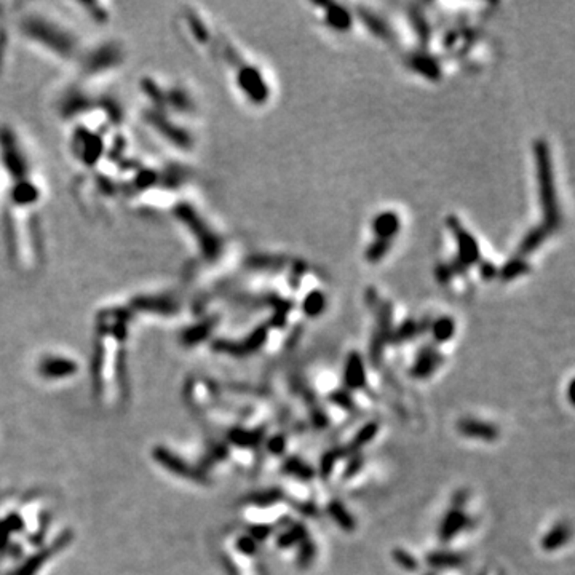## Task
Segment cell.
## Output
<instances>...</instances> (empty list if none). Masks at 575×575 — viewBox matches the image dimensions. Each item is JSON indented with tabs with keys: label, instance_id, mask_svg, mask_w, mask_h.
<instances>
[{
	"label": "cell",
	"instance_id": "obj_12",
	"mask_svg": "<svg viewBox=\"0 0 575 575\" xmlns=\"http://www.w3.org/2000/svg\"><path fill=\"white\" fill-rule=\"evenodd\" d=\"M321 7L326 10V23L329 24V27L340 32L348 31L350 26H352V14L342 5L321 3Z\"/></svg>",
	"mask_w": 575,
	"mask_h": 575
},
{
	"label": "cell",
	"instance_id": "obj_32",
	"mask_svg": "<svg viewBox=\"0 0 575 575\" xmlns=\"http://www.w3.org/2000/svg\"><path fill=\"white\" fill-rule=\"evenodd\" d=\"M329 400L333 401L334 405L342 407V409H345V411H353L355 409V402L352 400V396H350V393L345 392V390H337V392L331 393Z\"/></svg>",
	"mask_w": 575,
	"mask_h": 575
},
{
	"label": "cell",
	"instance_id": "obj_17",
	"mask_svg": "<svg viewBox=\"0 0 575 575\" xmlns=\"http://www.w3.org/2000/svg\"><path fill=\"white\" fill-rule=\"evenodd\" d=\"M377 433H379L377 422H368L366 425H363L361 429L358 430V433L353 436V439L350 441V444L345 446V449H347V454L348 455L358 454L359 449H361L363 446L371 443V441L376 438Z\"/></svg>",
	"mask_w": 575,
	"mask_h": 575
},
{
	"label": "cell",
	"instance_id": "obj_8",
	"mask_svg": "<svg viewBox=\"0 0 575 575\" xmlns=\"http://www.w3.org/2000/svg\"><path fill=\"white\" fill-rule=\"evenodd\" d=\"M344 383L348 390H359L366 385V368L361 355L352 352L345 359Z\"/></svg>",
	"mask_w": 575,
	"mask_h": 575
},
{
	"label": "cell",
	"instance_id": "obj_18",
	"mask_svg": "<svg viewBox=\"0 0 575 575\" xmlns=\"http://www.w3.org/2000/svg\"><path fill=\"white\" fill-rule=\"evenodd\" d=\"M281 470L286 474H290V476L302 479V481H310V479L315 476V470L299 457H288L285 462H283Z\"/></svg>",
	"mask_w": 575,
	"mask_h": 575
},
{
	"label": "cell",
	"instance_id": "obj_35",
	"mask_svg": "<svg viewBox=\"0 0 575 575\" xmlns=\"http://www.w3.org/2000/svg\"><path fill=\"white\" fill-rule=\"evenodd\" d=\"M5 42H7V36H5V31H3V29L0 27V66H2V61H3Z\"/></svg>",
	"mask_w": 575,
	"mask_h": 575
},
{
	"label": "cell",
	"instance_id": "obj_14",
	"mask_svg": "<svg viewBox=\"0 0 575 575\" xmlns=\"http://www.w3.org/2000/svg\"><path fill=\"white\" fill-rule=\"evenodd\" d=\"M570 527L565 524V522H558L554 527H551V529L546 532L544 535V539H541L540 545L541 548L545 551H556L561 546H564L567 541L570 540Z\"/></svg>",
	"mask_w": 575,
	"mask_h": 575
},
{
	"label": "cell",
	"instance_id": "obj_3",
	"mask_svg": "<svg viewBox=\"0 0 575 575\" xmlns=\"http://www.w3.org/2000/svg\"><path fill=\"white\" fill-rule=\"evenodd\" d=\"M235 66H237V85L242 93L246 94V98L251 99L254 104L266 103L268 98V86L259 69L244 64L243 61Z\"/></svg>",
	"mask_w": 575,
	"mask_h": 575
},
{
	"label": "cell",
	"instance_id": "obj_22",
	"mask_svg": "<svg viewBox=\"0 0 575 575\" xmlns=\"http://www.w3.org/2000/svg\"><path fill=\"white\" fill-rule=\"evenodd\" d=\"M281 498H283L281 489L270 487V489H264V491L251 494L246 502L253 503V505H256V507H270L273 505V503L280 502Z\"/></svg>",
	"mask_w": 575,
	"mask_h": 575
},
{
	"label": "cell",
	"instance_id": "obj_25",
	"mask_svg": "<svg viewBox=\"0 0 575 575\" xmlns=\"http://www.w3.org/2000/svg\"><path fill=\"white\" fill-rule=\"evenodd\" d=\"M361 16H363V21L368 24V27L371 29L376 36L385 38V40H390V37H392L390 29L387 27V24L383 23L381 18L374 16L372 13H368V12H361Z\"/></svg>",
	"mask_w": 575,
	"mask_h": 575
},
{
	"label": "cell",
	"instance_id": "obj_24",
	"mask_svg": "<svg viewBox=\"0 0 575 575\" xmlns=\"http://www.w3.org/2000/svg\"><path fill=\"white\" fill-rule=\"evenodd\" d=\"M315 558H316V545L311 541L310 537H307V539L299 545V550H297V558H296L297 565H299L301 569L310 567Z\"/></svg>",
	"mask_w": 575,
	"mask_h": 575
},
{
	"label": "cell",
	"instance_id": "obj_34",
	"mask_svg": "<svg viewBox=\"0 0 575 575\" xmlns=\"http://www.w3.org/2000/svg\"><path fill=\"white\" fill-rule=\"evenodd\" d=\"M467 498H468V494L467 491H459L457 494L454 496V502H452V508H462L465 503H467Z\"/></svg>",
	"mask_w": 575,
	"mask_h": 575
},
{
	"label": "cell",
	"instance_id": "obj_7",
	"mask_svg": "<svg viewBox=\"0 0 575 575\" xmlns=\"http://www.w3.org/2000/svg\"><path fill=\"white\" fill-rule=\"evenodd\" d=\"M467 527H470V518L465 515L463 508H450L439 524V540L443 544H448V541L455 539Z\"/></svg>",
	"mask_w": 575,
	"mask_h": 575
},
{
	"label": "cell",
	"instance_id": "obj_26",
	"mask_svg": "<svg viewBox=\"0 0 575 575\" xmlns=\"http://www.w3.org/2000/svg\"><path fill=\"white\" fill-rule=\"evenodd\" d=\"M527 268L529 266L526 264V259L524 257H515L513 261H510L508 264H505L502 268V278H505V280H513V278L522 275V273L527 272Z\"/></svg>",
	"mask_w": 575,
	"mask_h": 575
},
{
	"label": "cell",
	"instance_id": "obj_19",
	"mask_svg": "<svg viewBox=\"0 0 575 575\" xmlns=\"http://www.w3.org/2000/svg\"><path fill=\"white\" fill-rule=\"evenodd\" d=\"M430 331H431V335H433L435 342H438V344L448 342V340L454 337L455 323L450 316H441V318L433 321Z\"/></svg>",
	"mask_w": 575,
	"mask_h": 575
},
{
	"label": "cell",
	"instance_id": "obj_37",
	"mask_svg": "<svg viewBox=\"0 0 575 575\" xmlns=\"http://www.w3.org/2000/svg\"><path fill=\"white\" fill-rule=\"evenodd\" d=\"M0 189H2V176H0Z\"/></svg>",
	"mask_w": 575,
	"mask_h": 575
},
{
	"label": "cell",
	"instance_id": "obj_30",
	"mask_svg": "<svg viewBox=\"0 0 575 575\" xmlns=\"http://www.w3.org/2000/svg\"><path fill=\"white\" fill-rule=\"evenodd\" d=\"M235 548L243 556H254L257 553V541L249 534L240 535L237 541H235Z\"/></svg>",
	"mask_w": 575,
	"mask_h": 575
},
{
	"label": "cell",
	"instance_id": "obj_5",
	"mask_svg": "<svg viewBox=\"0 0 575 575\" xmlns=\"http://www.w3.org/2000/svg\"><path fill=\"white\" fill-rule=\"evenodd\" d=\"M448 224L452 229L454 237L457 240L459 246V259H457V267L459 266H470V264H474L479 259V248L476 240L473 238V235H470L467 230L462 227V224L459 222L457 219L450 218Z\"/></svg>",
	"mask_w": 575,
	"mask_h": 575
},
{
	"label": "cell",
	"instance_id": "obj_6",
	"mask_svg": "<svg viewBox=\"0 0 575 575\" xmlns=\"http://www.w3.org/2000/svg\"><path fill=\"white\" fill-rule=\"evenodd\" d=\"M455 426H457L459 433L465 436V438L487 441V443L498 439V429L496 425L489 424V422L465 417V419H460Z\"/></svg>",
	"mask_w": 575,
	"mask_h": 575
},
{
	"label": "cell",
	"instance_id": "obj_4",
	"mask_svg": "<svg viewBox=\"0 0 575 575\" xmlns=\"http://www.w3.org/2000/svg\"><path fill=\"white\" fill-rule=\"evenodd\" d=\"M37 369L47 379H62L79 372V364L64 355L48 353L38 361Z\"/></svg>",
	"mask_w": 575,
	"mask_h": 575
},
{
	"label": "cell",
	"instance_id": "obj_27",
	"mask_svg": "<svg viewBox=\"0 0 575 575\" xmlns=\"http://www.w3.org/2000/svg\"><path fill=\"white\" fill-rule=\"evenodd\" d=\"M392 558L401 569H405V570H411L412 572V570H417V567H419V561H417L414 556L409 553V551H406L402 548H393Z\"/></svg>",
	"mask_w": 575,
	"mask_h": 575
},
{
	"label": "cell",
	"instance_id": "obj_9",
	"mask_svg": "<svg viewBox=\"0 0 575 575\" xmlns=\"http://www.w3.org/2000/svg\"><path fill=\"white\" fill-rule=\"evenodd\" d=\"M441 363H443V355L433 347H426L417 355L416 361L411 368V376L416 379L430 377Z\"/></svg>",
	"mask_w": 575,
	"mask_h": 575
},
{
	"label": "cell",
	"instance_id": "obj_23",
	"mask_svg": "<svg viewBox=\"0 0 575 575\" xmlns=\"http://www.w3.org/2000/svg\"><path fill=\"white\" fill-rule=\"evenodd\" d=\"M411 66L414 67L417 72H420V74L430 77V79H438L439 67L438 62H436L433 58H429L425 55L414 56L411 58Z\"/></svg>",
	"mask_w": 575,
	"mask_h": 575
},
{
	"label": "cell",
	"instance_id": "obj_13",
	"mask_svg": "<svg viewBox=\"0 0 575 575\" xmlns=\"http://www.w3.org/2000/svg\"><path fill=\"white\" fill-rule=\"evenodd\" d=\"M264 435H266L264 429H256V430L233 429L229 431V441L233 446H237V448L251 449V448H257V446L262 443Z\"/></svg>",
	"mask_w": 575,
	"mask_h": 575
},
{
	"label": "cell",
	"instance_id": "obj_21",
	"mask_svg": "<svg viewBox=\"0 0 575 575\" xmlns=\"http://www.w3.org/2000/svg\"><path fill=\"white\" fill-rule=\"evenodd\" d=\"M326 309V297L321 291H311L310 294L305 296L304 302H302V310H304L305 315L315 316L321 315Z\"/></svg>",
	"mask_w": 575,
	"mask_h": 575
},
{
	"label": "cell",
	"instance_id": "obj_1",
	"mask_svg": "<svg viewBox=\"0 0 575 575\" xmlns=\"http://www.w3.org/2000/svg\"><path fill=\"white\" fill-rule=\"evenodd\" d=\"M56 19L43 14H27L21 19V32L24 38L40 47L56 60L72 61L79 53V42L72 36L71 31L61 27Z\"/></svg>",
	"mask_w": 575,
	"mask_h": 575
},
{
	"label": "cell",
	"instance_id": "obj_16",
	"mask_svg": "<svg viewBox=\"0 0 575 575\" xmlns=\"http://www.w3.org/2000/svg\"><path fill=\"white\" fill-rule=\"evenodd\" d=\"M326 511H328V515L333 518L335 524H337L342 531L353 532L355 529H357V521H355L352 513L345 508L344 503H340L339 500H331L328 503V507H326Z\"/></svg>",
	"mask_w": 575,
	"mask_h": 575
},
{
	"label": "cell",
	"instance_id": "obj_31",
	"mask_svg": "<svg viewBox=\"0 0 575 575\" xmlns=\"http://www.w3.org/2000/svg\"><path fill=\"white\" fill-rule=\"evenodd\" d=\"M364 465V459L361 454H352L348 455V460H347V465H345V470H344V478L345 479H350L353 478L355 474H357L359 470L363 468Z\"/></svg>",
	"mask_w": 575,
	"mask_h": 575
},
{
	"label": "cell",
	"instance_id": "obj_20",
	"mask_svg": "<svg viewBox=\"0 0 575 575\" xmlns=\"http://www.w3.org/2000/svg\"><path fill=\"white\" fill-rule=\"evenodd\" d=\"M344 457H348L345 446H339V448H333V449L326 450V452L323 454V457H321V460H320V474H321V476L328 478L331 472H333L334 465L337 463V460L344 459Z\"/></svg>",
	"mask_w": 575,
	"mask_h": 575
},
{
	"label": "cell",
	"instance_id": "obj_15",
	"mask_svg": "<svg viewBox=\"0 0 575 575\" xmlns=\"http://www.w3.org/2000/svg\"><path fill=\"white\" fill-rule=\"evenodd\" d=\"M425 561L433 569H454L460 567L465 563V558L454 551H431L426 554Z\"/></svg>",
	"mask_w": 575,
	"mask_h": 575
},
{
	"label": "cell",
	"instance_id": "obj_11",
	"mask_svg": "<svg viewBox=\"0 0 575 575\" xmlns=\"http://www.w3.org/2000/svg\"><path fill=\"white\" fill-rule=\"evenodd\" d=\"M309 537V531L302 522H292L277 537V546L281 550H290L292 546H299Z\"/></svg>",
	"mask_w": 575,
	"mask_h": 575
},
{
	"label": "cell",
	"instance_id": "obj_2",
	"mask_svg": "<svg viewBox=\"0 0 575 575\" xmlns=\"http://www.w3.org/2000/svg\"><path fill=\"white\" fill-rule=\"evenodd\" d=\"M534 155L537 162V171H539V187H540V201L544 208L545 222L541 224L550 232L559 227L561 214L558 206V196H556L553 168H551V157L548 146L545 141H537L534 144Z\"/></svg>",
	"mask_w": 575,
	"mask_h": 575
},
{
	"label": "cell",
	"instance_id": "obj_29",
	"mask_svg": "<svg viewBox=\"0 0 575 575\" xmlns=\"http://www.w3.org/2000/svg\"><path fill=\"white\" fill-rule=\"evenodd\" d=\"M419 334V328H417V323L416 321H406V323H402L398 331L395 333H392L390 337L393 340H396V342H405V340H409L414 337V335Z\"/></svg>",
	"mask_w": 575,
	"mask_h": 575
},
{
	"label": "cell",
	"instance_id": "obj_33",
	"mask_svg": "<svg viewBox=\"0 0 575 575\" xmlns=\"http://www.w3.org/2000/svg\"><path fill=\"white\" fill-rule=\"evenodd\" d=\"M285 448H286V438L283 435H275L267 441V449L275 455H281L283 452H285Z\"/></svg>",
	"mask_w": 575,
	"mask_h": 575
},
{
	"label": "cell",
	"instance_id": "obj_28",
	"mask_svg": "<svg viewBox=\"0 0 575 575\" xmlns=\"http://www.w3.org/2000/svg\"><path fill=\"white\" fill-rule=\"evenodd\" d=\"M392 246V242H385V240H374V243L369 244L366 249V259L369 262H379L381 259L385 257L388 249Z\"/></svg>",
	"mask_w": 575,
	"mask_h": 575
},
{
	"label": "cell",
	"instance_id": "obj_36",
	"mask_svg": "<svg viewBox=\"0 0 575 575\" xmlns=\"http://www.w3.org/2000/svg\"><path fill=\"white\" fill-rule=\"evenodd\" d=\"M574 387H575V381L572 379L569 383V401L570 405H574Z\"/></svg>",
	"mask_w": 575,
	"mask_h": 575
},
{
	"label": "cell",
	"instance_id": "obj_10",
	"mask_svg": "<svg viewBox=\"0 0 575 575\" xmlns=\"http://www.w3.org/2000/svg\"><path fill=\"white\" fill-rule=\"evenodd\" d=\"M372 229L374 233H376V238L393 242L398 230H400V218H398V214L392 213V211H385V213H381L374 219Z\"/></svg>",
	"mask_w": 575,
	"mask_h": 575
}]
</instances>
